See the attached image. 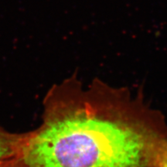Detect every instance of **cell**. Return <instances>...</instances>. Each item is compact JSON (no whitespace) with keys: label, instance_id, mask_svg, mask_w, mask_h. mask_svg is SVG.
Wrapping results in <instances>:
<instances>
[{"label":"cell","instance_id":"cell-1","mask_svg":"<svg viewBox=\"0 0 167 167\" xmlns=\"http://www.w3.org/2000/svg\"><path fill=\"white\" fill-rule=\"evenodd\" d=\"M43 112L19 133L12 167H160L166 122L128 89L70 78L50 89Z\"/></svg>","mask_w":167,"mask_h":167},{"label":"cell","instance_id":"cell-2","mask_svg":"<svg viewBox=\"0 0 167 167\" xmlns=\"http://www.w3.org/2000/svg\"><path fill=\"white\" fill-rule=\"evenodd\" d=\"M18 135L0 125V167H12Z\"/></svg>","mask_w":167,"mask_h":167},{"label":"cell","instance_id":"cell-3","mask_svg":"<svg viewBox=\"0 0 167 167\" xmlns=\"http://www.w3.org/2000/svg\"><path fill=\"white\" fill-rule=\"evenodd\" d=\"M160 167H167V149L163 155V158L161 160V165Z\"/></svg>","mask_w":167,"mask_h":167}]
</instances>
